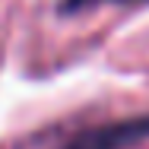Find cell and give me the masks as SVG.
<instances>
[{"instance_id":"1","label":"cell","mask_w":149,"mask_h":149,"mask_svg":"<svg viewBox=\"0 0 149 149\" xmlns=\"http://www.w3.org/2000/svg\"><path fill=\"white\" fill-rule=\"evenodd\" d=\"M149 140V118H130L120 124H105L79 133L76 140H70L63 149H127Z\"/></svg>"},{"instance_id":"2","label":"cell","mask_w":149,"mask_h":149,"mask_svg":"<svg viewBox=\"0 0 149 149\" xmlns=\"http://www.w3.org/2000/svg\"><path fill=\"white\" fill-rule=\"evenodd\" d=\"M98 3H149V0H60L57 10L67 16V13H83L89 6H98Z\"/></svg>"}]
</instances>
